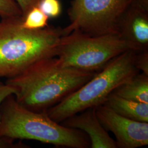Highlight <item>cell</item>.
<instances>
[{
	"mask_svg": "<svg viewBox=\"0 0 148 148\" xmlns=\"http://www.w3.org/2000/svg\"><path fill=\"white\" fill-rule=\"evenodd\" d=\"M97 73L64 66L57 57H52L34 62L7 79L5 84L16 90L14 96L18 103L42 112L79 88Z\"/></svg>",
	"mask_w": 148,
	"mask_h": 148,
	"instance_id": "1",
	"label": "cell"
},
{
	"mask_svg": "<svg viewBox=\"0 0 148 148\" xmlns=\"http://www.w3.org/2000/svg\"><path fill=\"white\" fill-rule=\"evenodd\" d=\"M23 17L0 21V79L13 77L41 59L57 57L63 29L22 27Z\"/></svg>",
	"mask_w": 148,
	"mask_h": 148,
	"instance_id": "2",
	"label": "cell"
},
{
	"mask_svg": "<svg viewBox=\"0 0 148 148\" xmlns=\"http://www.w3.org/2000/svg\"><path fill=\"white\" fill-rule=\"evenodd\" d=\"M13 95L8 96L1 106L0 138L34 140L66 148H90V139L84 132L54 121L46 111L27 109Z\"/></svg>",
	"mask_w": 148,
	"mask_h": 148,
	"instance_id": "3",
	"label": "cell"
},
{
	"mask_svg": "<svg viewBox=\"0 0 148 148\" xmlns=\"http://www.w3.org/2000/svg\"><path fill=\"white\" fill-rule=\"evenodd\" d=\"M134 54L128 49L113 59L84 85L47 109L48 115L60 123L86 109L103 104L118 87L139 73L133 63Z\"/></svg>",
	"mask_w": 148,
	"mask_h": 148,
	"instance_id": "4",
	"label": "cell"
},
{
	"mask_svg": "<svg viewBox=\"0 0 148 148\" xmlns=\"http://www.w3.org/2000/svg\"><path fill=\"white\" fill-rule=\"evenodd\" d=\"M128 49L119 34L91 36L74 30L62 37L57 57L64 66L97 73Z\"/></svg>",
	"mask_w": 148,
	"mask_h": 148,
	"instance_id": "5",
	"label": "cell"
},
{
	"mask_svg": "<svg viewBox=\"0 0 148 148\" xmlns=\"http://www.w3.org/2000/svg\"><path fill=\"white\" fill-rule=\"evenodd\" d=\"M129 5L128 0H73L65 35L74 30L91 36L118 34V22Z\"/></svg>",
	"mask_w": 148,
	"mask_h": 148,
	"instance_id": "6",
	"label": "cell"
},
{
	"mask_svg": "<svg viewBox=\"0 0 148 148\" xmlns=\"http://www.w3.org/2000/svg\"><path fill=\"white\" fill-rule=\"evenodd\" d=\"M96 114L106 130L115 136L117 148H137L148 145V122L122 116L105 104L96 107Z\"/></svg>",
	"mask_w": 148,
	"mask_h": 148,
	"instance_id": "7",
	"label": "cell"
},
{
	"mask_svg": "<svg viewBox=\"0 0 148 148\" xmlns=\"http://www.w3.org/2000/svg\"><path fill=\"white\" fill-rule=\"evenodd\" d=\"M117 32L135 53L148 51V12L128 5L117 24Z\"/></svg>",
	"mask_w": 148,
	"mask_h": 148,
	"instance_id": "8",
	"label": "cell"
},
{
	"mask_svg": "<svg viewBox=\"0 0 148 148\" xmlns=\"http://www.w3.org/2000/svg\"><path fill=\"white\" fill-rule=\"evenodd\" d=\"M60 123L86 134L90 139V148H117L115 140L110 136L97 116L96 108H89L69 117Z\"/></svg>",
	"mask_w": 148,
	"mask_h": 148,
	"instance_id": "9",
	"label": "cell"
},
{
	"mask_svg": "<svg viewBox=\"0 0 148 148\" xmlns=\"http://www.w3.org/2000/svg\"><path fill=\"white\" fill-rule=\"evenodd\" d=\"M103 104L122 116L137 121L148 122V103L130 101L112 93Z\"/></svg>",
	"mask_w": 148,
	"mask_h": 148,
	"instance_id": "10",
	"label": "cell"
},
{
	"mask_svg": "<svg viewBox=\"0 0 148 148\" xmlns=\"http://www.w3.org/2000/svg\"><path fill=\"white\" fill-rule=\"evenodd\" d=\"M112 93L130 101L148 103V75L138 73Z\"/></svg>",
	"mask_w": 148,
	"mask_h": 148,
	"instance_id": "11",
	"label": "cell"
},
{
	"mask_svg": "<svg viewBox=\"0 0 148 148\" xmlns=\"http://www.w3.org/2000/svg\"><path fill=\"white\" fill-rule=\"evenodd\" d=\"M48 18V16L38 6H36L32 8L24 17L21 25L30 30L41 29L47 27Z\"/></svg>",
	"mask_w": 148,
	"mask_h": 148,
	"instance_id": "12",
	"label": "cell"
},
{
	"mask_svg": "<svg viewBox=\"0 0 148 148\" xmlns=\"http://www.w3.org/2000/svg\"><path fill=\"white\" fill-rule=\"evenodd\" d=\"M18 17H23V14L16 0H0L1 19Z\"/></svg>",
	"mask_w": 148,
	"mask_h": 148,
	"instance_id": "13",
	"label": "cell"
},
{
	"mask_svg": "<svg viewBox=\"0 0 148 148\" xmlns=\"http://www.w3.org/2000/svg\"><path fill=\"white\" fill-rule=\"evenodd\" d=\"M38 7L48 18L58 16L61 11L58 0H41Z\"/></svg>",
	"mask_w": 148,
	"mask_h": 148,
	"instance_id": "14",
	"label": "cell"
},
{
	"mask_svg": "<svg viewBox=\"0 0 148 148\" xmlns=\"http://www.w3.org/2000/svg\"><path fill=\"white\" fill-rule=\"evenodd\" d=\"M133 63L138 70L142 71L148 75V51L140 53H135Z\"/></svg>",
	"mask_w": 148,
	"mask_h": 148,
	"instance_id": "15",
	"label": "cell"
},
{
	"mask_svg": "<svg viewBox=\"0 0 148 148\" xmlns=\"http://www.w3.org/2000/svg\"><path fill=\"white\" fill-rule=\"evenodd\" d=\"M16 90L11 86L3 82L0 79V119H1V109L3 101L10 95H14Z\"/></svg>",
	"mask_w": 148,
	"mask_h": 148,
	"instance_id": "16",
	"label": "cell"
},
{
	"mask_svg": "<svg viewBox=\"0 0 148 148\" xmlns=\"http://www.w3.org/2000/svg\"><path fill=\"white\" fill-rule=\"evenodd\" d=\"M23 14V18L26 16L27 13L32 8L38 6L41 0H16Z\"/></svg>",
	"mask_w": 148,
	"mask_h": 148,
	"instance_id": "17",
	"label": "cell"
},
{
	"mask_svg": "<svg viewBox=\"0 0 148 148\" xmlns=\"http://www.w3.org/2000/svg\"><path fill=\"white\" fill-rule=\"evenodd\" d=\"M14 140L7 138H0V148H27V145L21 143H15Z\"/></svg>",
	"mask_w": 148,
	"mask_h": 148,
	"instance_id": "18",
	"label": "cell"
},
{
	"mask_svg": "<svg viewBox=\"0 0 148 148\" xmlns=\"http://www.w3.org/2000/svg\"><path fill=\"white\" fill-rule=\"evenodd\" d=\"M130 5L139 8L148 12V0H128Z\"/></svg>",
	"mask_w": 148,
	"mask_h": 148,
	"instance_id": "19",
	"label": "cell"
}]
</instances>
